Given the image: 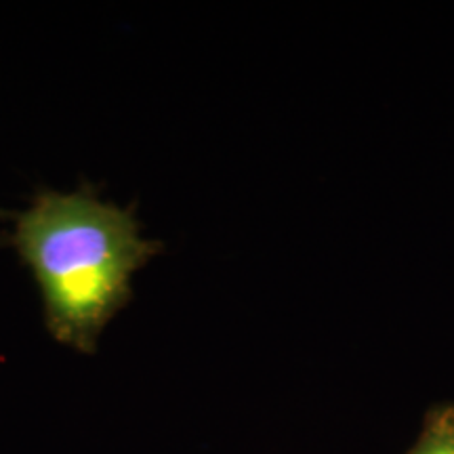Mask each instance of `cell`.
I'll list each match as a JSON object with an SVG mask.
<instances>
[{
	"label": "cell",
	"instance_id": "7a4b0ae2",
	"mask_svg": "<svg viewBox=\"0 0 454 454\" xmlns=\"http://www.w3.org/2000/svg\"><path fill=\"white\" fill-rule=\"evenodd\" d=\"M408 454H454V402H440L425 412L421 434Z\"/></svg>",
	"mask_w": 454,
	"mask_h": 454
},
{
	"label": "cell",
	"instance_id": "6da1fadb",
	"mask_svg": "<svg viewBox=\"0 0 454 454\" xmlns=\"http://www.w3.org/2000/svg\"><path fill=\"white\" fill-rule=\"evenodd\" d=\"M13 223L7 242L41 288L51 337L95 354L101 333L133 299L135 271L162 244L141 236L133 207L104 202L90 184L70 194L38 190Z\"/></svg>",
	"mask_w": 454,
	"mask_h": 454
}]
</instances>
